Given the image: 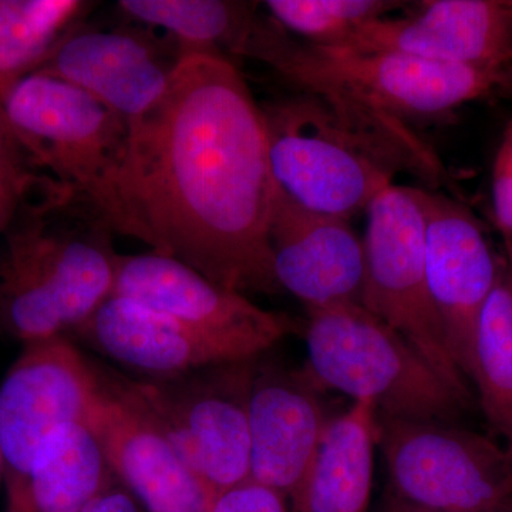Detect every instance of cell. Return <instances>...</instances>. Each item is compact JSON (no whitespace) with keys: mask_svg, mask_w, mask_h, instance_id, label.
Listing matches in <instances>:
<instances>
[{"mask_svg":"<svg viewBox=\"0 0 512 512\" xmlns=\"http://www.w3.org/2000/svg\"><path fill=\"white\" fill-rule=\"evenodd\" d=\"M276 187L333 217H355L407 171L439 187L447 173L409 123L348 101L298 92L262 109Z\"/></svg>","mask_w":512,"mask_h":512,"instance_id":"obj_2","label":"cell"},{"mask_svg":"<svg viewBox=\"0 0 512 512\" xmlns=\"http://www.w3.org/2000/svg\"><path fill=\"white\" fill-rule=\"evenodd\" d=\"M87 9L80 0H0V96L39 69Z\"/></svg>","mask_w":512,"mask_h":512,"instance_id":"obj_23","label":"cell"},{"mask_svg":"<svg viewBox=\"0 0 512 512\" xmlns=\"http://www.w3.org/2000/svg\"><path fill=\"white\" fill-rule=\"evenodd\" d=\"M3 488V461L2 453H0V490Z\"/></svg>","mask_w":512,"mask_h":512,"instance_id":"obj_31","label":"cell"},{"mask_svg":"<svg viewBox=\"0 0 512 512\" xmlns=\"http://www.w3.org/2000/svg\"><path fill=\"white\" fill-rule=\"evenodd\" d=\"M258 3L231 0H120L130 18L163 28L183 55L210 53L228 59L242 55L258 13Z\"/></svg>","mask_w":512,"mask_h":512,"instance_id":"obj_21","label":"cell"},{"mask_svg":"<svg viewBox=\"0 0 512 512\" xmlns=\"http://www.w3.org/2000/svg\"><path fill=\"white\" fill-rule=\"evenodd\" d=\"M383 512H414L409 510V508L403 507V505L393 503V501L387 500L386 504H384Z\"/></svg>","mask_w":512,"mask_h":512,"instance_id":"obj_30","label":"cell"},{"mask_svg":"<svg viewBox=\"0 0 512 512\" xmlns=\"http://www.w3.org/2000/svg\"><path fill=\"white\" fill-rule=\"evenodd\" d=\"M366 211L362 305L399 332L448 386L477 404L471 383L451 355L431 299L424 215L413 187L389 185L370 202Z\"/></svg>","mask_w":512,"mask_h":512,"instance_id":"obj_8","label":"cell"},{"mask_svg":"<svg viewBox=\"0 0 512 512\" xmlns=\"http://www.w3.org/2000/svg\"><path fill=\"white\" fill-rule=\"evenodd\" d=\"M116 235L46 175L0 238V336L22 346L69 338L113 292Z\"/></svg>","mask_w":512,"mask_h":512,"instance_id":"obj_3","label":"cell"},{"mask_svg":"<svg viewBox=\"0 0 512 512\" xmlns=\"http://www.w3.org/2000/svg\"><path fill=\"white\" fill-rule=\"evenodd\" d=\"M87 416L114 476L147 512H207L214 497L188 470L131 379L99 362Z\"/></svg>","mask_w":512,"mask_h":512,"instance_id":"obj_12","label":"cell"},{"mask_svg":"<svg viewBox=\"0 0 512 512\" xmlns=\"http://www.w3.org/2000/svg\"><path fill=\"white\" fill-rule=\"evenodd\" d=\"M471 384L488 426L512 447V278L503 271L478 319Z\"/></svg>","mask_w":512,"mask_h":512,"instance_id":"obj_22","label":"cell"},{"mask_svg":"<svg viewBox=\"0 0 512 512\" xmlns=\"http://www.w3.org/2000/svg\"><path fill=\"white\" fill-rule=\"evenodd\" d=\"M15 138L10 133L8 121H6L5 113H3L2 103H0V161L8 154L10 148L15 146Z\"/></svg>","mask_w":512,"mask_h":512,"instance_id":"obj_29","label":"cell"},{"mask_svg":"<svg viewBox=\"0 0 512 512\" xmlns=\"http://www.w3.org/2000/svg\"><path fill=\"white\" fill-rule=\"evenodd\" d=\"M96 392V365L72 339L23 346L0 384L6 512H33L29 481L37 453L60 427L87 420Z\"/></svg>","mask_w":512,"mask_h":512,"instance_id":"obj_10","label":"cell"},{"mask_svg":"<svg viewBox=\"0 0 512 512\" xmlns=\"http://www.w3.org/2000/svg\"><path fill=\"white\" fill-rule=\"evenodd\" d=\"M242 56L268 64L296 92L348 101L409 124L512 87L511 70L309 45L269 16H256Z\"/></svg>","mask_w":512,"mask_h":512,"instance_id":"obj_4","label":"cell"},{"mask_svg":"<svg viewBox=\"0 0 512 512\" xmlns=\"http://www.w3.org/2000/svg\"><path fill=\"white\" fill-rule=\"evenodd\" d=\"M35 168L18 143L0 161V238L20 207L45 180V174H37Z\"/></svg>","mask_w":512,"mask_h":512,"instance_id":"obj_25","label":"cell"},{"mask_svg":"<svg viewBox=\"0 0 512 512\" xmlns=\"http://www.w3.org/2000/svg\"><path fill=\"white\" fill-rule=\"evenodd\" d=\"M305 372L320 390L369 400L379 416L457 424L476 403L448 386L430 363L365 306L308 308Z\"/></svg>","mask_w":512,"mask_h":512,"instance_id":"obj_6","label":"cell"},{"mask_svg":"<svg viewBox=\"0 0 512 512\" xmlns=\"http://www.w3.org/2000/svg\"><path fill=\"white\" fill-rule=\"evenodd\" d=\"M111 295L171 316L218 346L231 362L256 359L286 336L303 332L298 319L266 311L242 293L154 251L120 255Z\"/></svg>","mask_w":512,"mask_h":512,"instance_id":"obj_11","label":"cell"},{"mask_svg":"<svg viewBox=\"0 0 512 512\" xmlns=\"http://www.w3.org/2000/svg\"><path fill=\"white\" fill-rule=\"evenodd\" d=\"M183 56H168L147 33L72 29L36 72L86 90L124 119L146 113Z\"/></svg>","mask_w":512,"mask_h":512,"instance_id":"obj_17","label":"cell"},{"mask_svg":"<svg viewBox=\"0 0 512 512\" xmlns=\"http://www.w3.org/2000/svg\"><path fill=\"white\" fill-rule=\"evenodd\" d=\"M269 245L279 286L306 309L362 305L365 245L350 220L308 210L278 188Z\"/></svg>","mask_w":512,"mask_h":512,"instance_id":"obj_16","label":"cell"},{"mask_svg":"<svg viewBox=\"0 0 512 512\" xmlns=\"http://www.w3.org/2000/svg\"><path fill=\"white\" fill-rule=\"evenodd\" d=\"M207 512H291V503L274 488L249 478L215 494Z\"/></svg>","mask_w":512,"mask_h":512,"instance_id":"obj_26","label":"cell"},{"mask_svg":"<svg viewBox=\"0 0 512 512\" xmlns=\"http://www.w3.org/2000/svg\"><path fill=\"white\" fill-rule=\"evenodd\" d=\"M495 220L512 251V119L505 127L493 167Z\"/></svg>","mask_w":512,"mask_h":512,"instance_id":"obj_27","label":"cell"},{"mask_svg":"<svg viewBox=\"0 0 512 512\" xmlns=\"http://www.w3.org/2000/svg\"><path fill=\"white\" fill-rule=\"evenodd\" d=\"M16 143L47 177L89 201L130 237L124 198L130 121L69 82L33 72L0 96Z\"/></svg>","mask_w":512,"mask_h":512,"instance_id":"obj_5","label":"cell"},{"mask_svg":"<svg viewBox=\"0 0 512 512\" xmlns=\"http://www.w3.org/2000/svg\"><path fill=\"white\" fill-rule=\"evenodd\" d=\"M264 356V355H262ZM256 359L248 400L251 480L292 503L318 454L326 426L320 390L305 369Z\"/></svg>","mask_w":512,"mask_h":512,"instance_id":"obj_15","label":"cell"},{"mask_svg":"<svg viewBox=\"0 0 512 512\" xmlns=\"http://www.w3.org/2000/svg\"><path fill=\"white\" fill-rule=\"evenodd\" d=\"M80 512H147L143 505L138 503L136 497L120 483H116L107 487L103 493L97 495L96 498L86 505Z\"/></svg>","mask_w":512,"mask_h":512,"instance_id":"obj_28","label":"cell"},{"mask_svg":"<svg viewBox=\"0 0 512 512\" xmlns=\"http://www.w3.org/2000/svg\"><path fill=\"white\" fill-rule=\"evenodd\" d=\"M376 447L375 404L353 402L345 413L332 417L291 512H367Z\"/></svg>","mask_w":512,"mask_h":512,"instance_id":"obj_19","label":"cell"},{"mask_svg":"<svg viewBox=\"0 0 512 512\" xmlns=\"http://www.w3.org/2000/svg\"><path fill=\"white\" fill-rule=\"evenodd\" d=\"M269 18L289 35L319 47H339L373 20L406 9L397 0H268Z\"/></svg>","mask_w":512,"mask_h":512,"instance_id":"obj_24","label":"cell"},{"mask_svg":"<svg viewBox=\"0 0 512 512\" xmlns=\"http://www.w3.org/2000/svg\"><path fill=\"white\" fill-rule=\"evenodd\" d=\"M146 379L234 363L218 346L143 303L110 295L69 336Z\"/></svg>","mask_w":512,"mask_h":512,"instance_id":"obj_18","label":"cell"},{"mask_svg":"<svg viewBox=\"0 0 512 512\" xmlns=\"http://www.w3.org/2000/svg\"><path fill=\"white\" fill-rule=\"evenodd\" d=\"M406 9L367 23L348 42L328 49L511 70L512 0H423Z\"/></svg>","mask_w":512,"mask_h":512,"instance_id":"obj_14","label":"cell"},{"mask_svg":"<svg viewBox=\"0 0 512 512\" xmlns=\"http://www.w3.org/2000/svg\"><path fill=\"white\" fill-rule=\"evenodd\" d=\"M495 512H512V501H510L508 504H505L504 507H501L500 510Z\"/></svg>","mask_w":512,"mask_h":512,"instance_id":"obj_32","label":"cell"},{"mask_svg":"<svg viewBox=\"0 0 512 512\" xmlns=\"http://www.w3.org/2000/svg\"><path fill=\"white\" fill-rule=\"evenodd\" d=\"M116 481L87 420L66 424L46 440L33 463L32 511L80 512Z\"/></svg>","mask_w":512,"mask_h":512,"instance_id":"obj_20","label":"cell"},{"mask_svg":"<svg viewBox=\"0 0 512 512\" xmlns=\"http://www.w3.org/2000/svg\"><path fill=\"white\" fill-rule=\"evenodd\" d=\"M276 191L262 107L242 74L225 57H181L163 96L130 121V237L228 291L274 295Z\"/></svg>","mask_w":512,"mask_h":512,"instance_id":"obj_1","label":"cell"},{"mask_svg":"<svg viewBox=\"0 0 512 512\" xmlns=\"http://www.w3.org/2000/svg\"><path fill=\"white\" fill-rule=\"evenodd\" d=\"M387 500L414 512H495L512 501V447L440 421L377 414Z\"/></svg>","mask_w":512,"mask_h":512,"instance_id":"obj_7","label":"cell"},{"mask_svg":"<svg viewBox=\"0 0 512 512\" xmlns=\"http://www.w3.org/2000/svg\"><path fill=\"white\" fill-rule=\"evenodd\" d=\"M424 215L426 271L451 355L471 383L477 323L501 269L480 222L461 202L414 188Z\"/></svg>","mask_w":512,"mask_h":512,"instance_id":"obj_13","label":"cell"},{"mask_svg":"<svg viewBox=\"0 0 512 512\" xmlns=\"http://www.w3.org/2000/svg\"><path fill=\"white\" fill-rule=\"evenodd\" d=\"M256 359L131 379L178 456L212 495L251 478L248 400Z\"/></svg>","mask_w":512,"mask_h":512,"instance_id":"obj_9","label":"cell"}]
</instances>
